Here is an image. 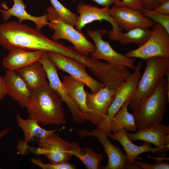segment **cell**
Wrapping results in <instances>:
<instances>
[{
    "label": "cell",
    "mask_w": 169,
    "mask_h": 169,
    "mask_svg": "<svg viewBox=\"0 0 169 169\" xmlns=\"http://www.w3.org/2000/svg\"><path fill=\"white\" fill-rule=\"evenodd\" d=\"M54 43L36 28L15 21L0 24V45L9 51L51 52Z\"/></svg>",
    "instance_id": "6da1fadb"
},
{
    "label": "cell",
    "mask_w": 169,
    "mask_h": 169,
    "mask_svg": "<svg viewBox=\"0 0 169 169\" xmlns=\"http://www.w3.org/2000/svg\"><path fill=\"white\" fill-rule=\"evenodd\" d=\"M62 101L46 81L32 91L26 108L28 117L43 126L66 123Z\"/></svg>",
    "instance_id": "7a4b0ae2"
},
{
    "label": "cell",
    "mask_w": 169,
    "mask_h": 169,
    "mask_svg": "<svg viewBox=\"0 0 169 169\" xmlns=\"http://www.w3.org/2000/svg\"><path fill=\"white\" fill-rule=\"evenodd\" d=\"M169 79L165 78L132 111L138 130L161 122L169 101Z\"/></svg>",
    "instance_id": "3957f363"
},
{
    "label": "cell",
    "mask_w": 169,
    "mask_h": 169,
    "mask_svg": "<svg viewBox=\"0 0 169 169\" xmlns=\"http://www.w3.org/2000/svg\"><path fill=\"white\" fill-rule=\"evenodd\" d=\"M145 60L144 71L135 94L130 100L129 106L132 111L153 91L162 79L169 75V57H154Z\"/></svg>",
    "instance_id": "277c9868"
},
{
    "label": "cell",
    "mask_w": 169,
    "mask_h": 169,
    "mask_svg": "<svg viewBox=\"0 0 169 169\" xmlns=\"http://www.w3.org/2000/svg\"><path fill=\"white\" fill-rule=\"evenodd\" d=\"M46 10L49 21L48 27L54 30L51 36L52 40L59 41L61 39L67 40L73 44L74 50L84 55L88 56L94 51L95 44L88 40L82 32L63 21L52 6H49Z\"/></svg>",
    "instance_id": "5b68a950"
},
{
    "label": "cell",
    "mask_w": 169,
    "mask_h": 169,
    "mask_svg": "<svg viewBox=\"0 0 169 169\" xmlns=\"http://www.w3.org/2000/svg\"><path fill=\"white\" fill-rule=\"evenodd\" d=\"M151 35L143 45L127 52L129 58L144 60L157 56L169 57V33L161 24L154 23Z\"/></svg>",
    "instance_id": "8992f818"
},
{
    "label": "cell",
    "mask_w": 169,
    "mask_h": 169,
    "mask_svg": "<svg viewBox=\"0 0 169 169\" xmlns=\"http://www.w3.org/2000/svg\"><path fill=\"white\" fill-rule=\"evenodd\" d=\"M142 65L141 61L136 66L134 71L131 76L117 89L114 99L110 106L106 119L99 126L98 128L101 133L108 135L109 126L113 117L126 100H130L135 94L141 76V69Z\"/></svg>",
    "instance_id": "52a82bcc"
},
{
    "label": "cell",
    "mask_w": 169,
    "mask_h": 169,
    "mask_svg": "<svg viewBox=\"0 0 169 169\" xmlns=\"http://www.w3.org/2000/svg\"><path fill=\"white\" fill-rule=\"evenodd\" d=\"M106 30L100 29L92 30L87 28V33L94 41L95 46L94 51L91 53V57L94 59H103L114 66H122L134 70L136 66L134 63L135 58H129L125 55L115 51L109 42L104 40L103 35L107 33Z\"/></svg>",
    "instance_id": "ba28073f"
},
{
    "label": "cell",
    "mask_w": 169,
    "mask_h": 169,
    "mask_svg": "<svg viewBox=\"0 0 169 169\" xmlns=\"http://www.w3.org/2000/svg\"><path fill=\"white\" fill-rule=\"evenodd\" d=\"M38 61L41 63L46 72L49 86L70 110L74 122L78 124L85 123L88 121L85 115L80 111L66 92L58 76L57 67L48 57L47 52L44 51Z\"/></svg>",
    "instance_id": "9c48e42d"
},
{
    "label": "cell",
    "mask_w": 169,
    "mask_h": 169,
    "mask_svg": "<svg viewBox=\"0 0 169 169\" xmlns=\"http://www.w3.org/2000/svg\"><path fill=\"white\" fill-rule=\"evenodd\" d=\"M47 54L50 60L57 68L83 83L90 88L92 93H97L105 87L87 73L86 67L82 64L56 53L49 52Z\"/></svg>",
    "instance_id": "30bf717a"
},
{
    "label": "cell",
    "mask_w": 169,
    "mask_h": 169,
    "mask_svg": "<svg viewBox=\"0 0 169 169\" xmlns=\"http://www.w3.org/2000/svg\"><path fill=\"white\" fill-rule=\"evenodd\" d=\"M86 105L88 111L85 115L87 120L100 125L106 118L110 106L114 99L116 90L105 87L95 93L85 90Z\"/></svg>",
    "instance_id": "8fae6325"
},
{
    "label": "cell",
    "mask_w": 169,
    "mask_h": 169,
    "mask_svg": "<svg viewBox=\"0 0 169 169\" xmlns=\"http://www.w3.org/2000/svg\"><path fill=\"white\" fill-rule=\"evenodd\" d=\"M108 7L100 8L91 4L87 5L80 2L77 5V12L79 14L75 26L76 29L81 32L85 26L95 21L105 20L111 24L112 28L107 33L111 40L116 41V38L121 29L118 27L115 19L110 15Z\"/></svg>",
    "instance_id": "7c38bea8"
},
{
    "label": "cell",
    "mask_w": 169,
    "mask_h": 169,
    "mask_svg": "<svg viewBox=\"0 0 169 169\" xmlns=\"http://www.w3.org/2000/svg\"><path fill=\"white\" fill-rule=\"evenodd\" d=\"M77 143L67 141L54 132L39 140L38 146L46 150L45 156L50 163H61L69 162L72 156L71 152Z\"/></svg>",
    "instance_id": "4fadbf2b"
},
{
    "label": "cell",
    "mask_w": 169,
    "mask_h": 169,
    "mask_svg": "<svg viewBox=\"0 0 169 169\" xmlns=\"http://www.w3.org/2000/svg\"><path fill=\"white\" fill-rule=\"evenodd\" d=\"M109 12L119 28L126 32L137 28H149L152 27L154 23L141 10L126 6L114 5L109 8Z\"/></svg>",
    "instance_id": "5bb4252c"
},
{
    "label": "cell",
    "mask_w": 169,
    "mask_h": 169,
    "mask_svg": "<svg viewBox=\"0 0 169 169\" xmlns=\"http://www.w3.org/2000/svg\"><path fill=\"white\" fill-rule=\"evenodd\" d=\"M131 141H142L152 143L161 148L165 156L169 150V125L161 123L152 125L138 130L136 133L127 132Z\"/></svg>",
    "instance_id": "9a60e30c"
},
{
    "label": "cell",
    "mask_w": 169,
    "mask_h": 169,
    "mask_svg": "<svg viewBox=\"0 0 169 169\" xmlns=\"http://www.w3.org/2000/svg\"><path fill=\"white\" fill-rule=\"evenodd\" d=\"M78 134L80 137L93 136L97 139L103 147L108 158V162L105 169H125L127 157L119 147L113 144L107 135L103 134L98 128L91 131L79 130Z\"/></svg>",
    "instance_id": "2e32d148"
},
{
    "label": "cell",
    "mask_w": 169,
    "mask_h": 169,
    "mask_svg": "<svg viewBox=\"0 0 169 169\" xmlns=\"http://www.w3.org/2000/svg\"><path fill=\"white\" fill-rule=\"evenodd\" d=\"M127 132L125 129L122 128L117 132H113V134L110 131L108 134V136L119 142L123 147L126 153L127 163H134L140 154L147 152H151L153 154L157 153L160 156H166L161 148H152L149 142L144 141L139 146L133 144L127 136Z\"/></svg>",
    "instance_id": "e0dca14e"
},
{
    "label": "cell",
    "mask_w": 169,
    "mask_h": 169,
    "mask_svg": "<svg viewBox=\"0 0 169 169\" xmlns=\"http://www.w3.org/2000/svg\"><path fill=\"white\" fill-rule=\"evenodd\" d=\"M3 78L7 95L23 108L26 107L32 91L14 70H7Z\"/></svg>",
    "instance_id": "ac0fdd59"
},
{
    "label": "cell",
    "mask_w": 169,
    "mask_h": 169,
    "mask_svg": "<svg viewBox=\"0 0 169 169\" xmlns=\"http://www.w3.org/2000/svg\"><path fill=\"white\" fill-rule=\"evenodd\" d=\"M44 51H30L21 49L9 51L2 61L3 66L7 69L16 70L38 61Z\"/></svg>",
    "instance_id": "d6986e66"
},
{
    "label": "cell",
    "mask_w": 169,
    "mask_h": 169,
    "mask_svg": "<svg viewBox=\"0 0 169 169\" xmlns=\"http://www.w3.org/2000/svg\"><path fill=\"white\" fill-rule=\"evenodd\" d=\"M13 5L11 8L4 10L0 9V12L4 21H8L11 17L14 16L18 19V22L20 23L25 20L31 21L36 24V28L39 29L48 25L47 13H44L40 16H32L26 11V5L23 0H13Z\"/></svg>",
    "instance_id": "ffe728a7"
},
{
    "label": "cell",
    "mask_w": 169,
    "mask_h": 169,
    "mask_svg": "<svg viewBox=\"0 0 169 169\" xmlns=\"http://www.w3.org/2000/svg\"><path fill=\"white\" fill-rule=\"evenodd\" d=\"M15 71L31 91L47 81L46 72L41 63L38 61Z\"/></svg>",
    "instance_id": "44dd1931"
},
{
    "label": "cell",
    "mask_w": 169,
    "mask_h": 169,
    "mask_svg": "<svg viewBox=\"0 0 169 169\" xmlns=\"http://www.w3.org/2000/svg\"><path fill=\"white\" fill-rule=\"evenodd\" d=\"M16 118L18 126L22 130L24 136V141L27 143H32L35 139H43L61 129L47 130L43 129L35 120L28 118L24 119L17 114Z\"/></svg>",
    "instance_id": "7402d4cb"
},
{
    "label": "cell",
    "mask_w": 169,
    "mask_h": 169,
    "mask_svg": "<svg viewBox=\"0 0 169 169\" xmlns=\"http://www.w3.org/2000/svg\"><path fill=\"white\" fill-rule=\"evenodd\" d=\"M66 91L80 111L85 115L88 111L86 105L85 84L70 75L63 77L62 82Z\"/></svg>",
    "instance_id": "603a6c76"
},
{
    "label": "cell",
    "mask_w": 169,
    "mask_h": 169,
    "mask_svg": "<svg viewBox=\"0 0 169 169\" xmlns=\"http://www.w3.org/2000/svg\"><path fill=\"white\" fill-rule=\"evenodd\" d=\"M129 103V100L126 101L112 119L109 131L115 132L124 128L127 131L135 132L138 129L133 115L128 110Z\"/></svg>",
    "instance_id": "cb8c5ba5"
},
{
    "label": "cell",
    "mask_w": 169,
    "mask_h": 169,
    "mask_svg": "<svg viewBox=\"0 0 169 169\" xmlns=\"http://www.w3.org/2000/svg\"><path fill=\"white\" fill-rule=\"evenodd\" d=\"M71 154L78 158L87 169H104L100 165L104 160L103 155L96 152L90 147L82 149L77 143Z\"/></svg>",
    "instance_id": "d4e9b609"
},
{
    "label": "cell",
    "mask_w": 169,
    "mask_h": 169,
    "mask_svg": "<svg viewBox=\"0 0 169 169\" xmlns=\"http://www.w3.org/2000/svg\"><path fill=\"white\" fill-rule=\"evenodd\" d=\"M152 30L148 28H137L125 33L121 31L119 33L116 41L122 44L134 43L138 47L143 45L150 37Z\"/></svg>",
    "instance_id": "484cf974"
},
{
    "label": "cell",
    "mask_w": 169,
    "mask_h": 169,
    "mask_svg": "<svg viewBox=\"0 0 169 169\" xmlns=\"http://www.w3.org/2000/svg\"><path fill=\"white\" fill-rule=\"evenodd\" d=\"M52 6L62 20L73 26L76 25L78 15L65 8L58 0H49Z\"/></svg>",
    "instance_id": "4316f807"
},
{
    "label": "cell",
    "mask_w": 169,
    "mask_h": 169,
    "mask_svg": "<svg viewBox=\"0 0 169 169\" xmlns=\"http://www.w3.org/2000/svg\"><path fill=\"white\" fill-rule=\"evenodd\" d=\"M142 14L163 26L169 33V15H165L144 8L141 10Z\"/></svg>",
    "instance_id": "83f0119b"
},
{
    "label": "cell",
    "mask_w": 169,
    "mask_h": 169,
    "mask_svg": "<svg viewBox=\"0 0 169 169\" xmlns=\"http://www.w3.org/2000/svg\"><path fill=\"white\" fill-rule=\"evenodd\" d=\"M17 149L18 154L24 156L28 154L37 155H45L46 150L44 148L38 146V147L31 146L28 144L24 140H20L17 143Z\"/></svg>",
    "instance_id": "f1b7e54d"
},
{
    "label": "cell",
    "mask_w": 169,
    "mask_h": 169,
    "mask_svg": "<svg viewBox=\"0 0 169 169\" xmlns=\"http://www.w3.org/2000/svg\"><path fill=\"white\" fill-rule=\"evenodd\" d=\"M31 162L43 169H75L76 167L69 162L61 163H44L38 158L31 159Z\"/></svg>",
    "instance_id": "f546056e"
},
{
    "label": "cell",
    "mask_w": 169,
    "mask_h": 169,
    "mask_svg": "<svg viewBox=\"0 0 169 169\" xmlns=\"http://www.w3.org/2000/svg\"><path fill=\"white\" fill-rule=\"evenodd\" d=\"M155 163L150 164L146 161H137L136 160L134 163L141 169H169V164L167 161H155Z\"/></svg>",
    "instance_id": "4dcf8cb0"
},
{
    "label": "cell",
    "mask_w": 169,
    "mask_h": 169,
    "mask_svg": "<svg viewBox=\"0 0 169 169\" xmlns=\"http://www.w3.org/2000/svg\"><path fill=\"white\" fill-rule=\"evenodd\" d=\"M115 5H125L132 8L141 10L143 8L140 0H118L114 3Z\"/></svg>",
    "instance_id": "1f68e13d"
},
{
    "label": "cell",
    "mask_w": 169,
    "mask_h": 169,
    "mask_svg": "<svg viewBox=\"0 0 169 169\" xmlns=\"http://www.w3.org/2000/svg\"><path fill=\"white\" fill-rule=\"evenodd\" d=\"M143 8L154 10L165 0H140Z\"/></svg>",
    "instance_id": "d6a6232c"
},
{
    "label": "cell",
    "mask_w": 169,
    "mask_h": 169,
    "mask_svg": "<svg viewBox=\"0 0 169 169\" xmlns=\"http://www.w3.org/2000/svg\"><path fill=\"white\" fill-rule=\"evenodd\" d=\"M153 10L162 14L169 15V0H165Z\"/></svg>",
    "instance_id": "836d02e7"
},
{
    "label": "cell",
    "mask_w": 169,
    "mask_h": 169,
    "mask_svg": "<svg viewBox=\"0 0 169 169\" xmlns=\"http://www.w3.org/2000/svg\"><path fill=\"white\" fill-rule=\"evenodd\" d=\"M6 95L4 78L0 75V101Z\"/></svg>",
    "instance_id": "e575fe53"
},
{
    "label": "cell",
    "mask_w": 169,
    "mask_h": 169,
    "mask_svg": "<svg viewBox=\"0 0 169 169\" xmlns=\"http://www.w3.org/2000/svg\"><path fill=\"white\" fill-rule=\"evenodd\" d=\"M92 1L97 4L105 7H108L118 0H88Z\"/></svg>",
    "instance_id": "d590c367"
},
{
    "label": "cell",
    "mask_w": 169,
    "mask_h": 169,
    "mask_svg": "<svg viewBox=\"0 0 169 169\" xmlns=\"http://www.w3.org/2000/svg\"><path fill=\"white\" fill-rule=\"evenodd\" d=\"M125 169H141L134 163H127L125 166Z\"/></svg>",
    "instance_id": "8d00e7d4"
},
{
    "label": "cell",
    "mask_w": 169,
    "mask_h": 169,
    "mask_svg": "<svg viewBox=\"0 0 169 169\" xmlns=\"http://www.w3.org/2000/svg\"><path fill=\"white\" fill-rule=\"evenodd\" d=\"M12 130L11 128H9L5 130H2L0 132V139L5 135H6L8 132L11 131ZM0 169L1 167L0 166Z\"/></svg>",
    "instance_id": "74e56055"
},
{
    "label": "cell",
    "mask_w": 169,
    "mask_h": 169,
    "mask_svg": "<svg viewBox=\"0 0 169 169\" xmlns=\"http://www.w3.org/2000/svg\"></svg>",
    "instance_id": "f35d334b"
}]
</instances>
